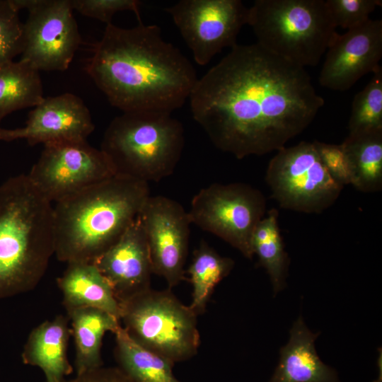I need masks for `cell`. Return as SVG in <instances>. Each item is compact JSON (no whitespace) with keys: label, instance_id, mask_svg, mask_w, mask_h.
Segmentation results:
<instances>
[{"label":"cell","instance_id":"30","mask_svg":"<svg viewBox=\"0 0 382 382\" xmlns=\"http://www.w3.org/2000/svg\"><path fill=\"white\" fill-rule=\"evenodd\" d=\"M320 158L330 175L340 184L351 185L352 175L349 161L342 144L314 141Z\"/></svg>","mask_w":382,"mask_h":382},{"label":"cell","instance_id":"5","mask_svg":"<svg viewBox=\"0 0 382 382\" xmlns=\"http://www.w3.org/2000/svg\"><path fill=\"white\" fill-rule=\"evenodd\" d=\"M184 146L183 126L171 114L134 112L110 122L100 150L115 174L149 183L173 173Z\"/></svg>","mask_w":382,"mask_h":382},{"label":"cell","instance_id":"12","mask_svg":"<svg viewBox=\"0 0 382 382\" xmlns=\"http://www.w3.org/2000/svg\"><path fill=\"white\" fill-rule=\"evenodd\" d=\"M36 188L56 203L115 175L106 155L88 141L44 145L27 174Z\"/></svg>","mask_w":382,"mask_h":382},{"label":"cell","instance_id":"16","mask_svg":"<svg viewBox=\"0 0 382 382\" xmlns=\"http://www.w3.org/2000/svg\"><path fill=\"white\" fill-rule=\"evenodd\" d=\"M93 263L112 285L119 303L151 288L154 273L139 216Z\"/></svg>","mask_w":382,"mask_h":382},{"label":"cell","instance_id":"18","mask_svg":"<svg viewBox=\"0 0 382 382\" xmlns=\"http://www.w3.org/2000/svg\"><path fill=\"white\" fill-rule=\"evenodd\" d=\"M289 335L268 382H340L336 371L324 364L316 352L318 333L311 332L301 316L294 323Z\"/></svg>","mask_w":382,"mask_h":382},{"label":"cell","instance_id":"3","mask_svg":"<svg viewBox=\"0 0 382 382\" xmlns=\"http://www.w3.org/2000/svg\"><path fill=\"white\" fill-rule=\"evenodd\" d=\"M149 196L148 183L115 174L57 202L58 260L94 262L138 217Z\"/></svg>","mask_w":382,"mask_h":382},{"label":"cell","instance_id":"29","mask_svg":"<svg viewBox=\"0 0 382 382\" xmlns=\"http://www.w3.org/2000/svg\"><path fill=\"white\" fill-rule=\"evenodd\" d=\"M73 10L83 16L112 23L113 16L120 11H130L139 18L141 2L138 0H70Z\"/></svg>","mask_w":382,"mask_h":382},{"label":"cell","instance_id":"8","mask_svg":"<svg viewBox=\"0 0 382 382\" xmlns=\"http://www.w3.org/2000/svg\"><path fill=\"white\" fill-rule=\"evenodd\" d=\"M265 181L279 207L320 214L340 197L343 185L328 173L313 142L284 147L270 161Z\"/></svg>","mask_w":382,"mask_h":382},{"label":"cell","instance_id":"23","mask_svg":"<svg viewBox=\"0 0 382 382\" xmlns=\"http://www.w3.org/2000/svg\"><path fill=\"white\" fill-rule=\"evenodd\" d=\"M43 97L39 71L21 60L0 66V128L8 114L35 107Z\"/></svg>","mask_w":382,"mask_h":382},{"label":"cell","instance_id":"31","mask_svg":"<svg viewBox=\"0 0 382 382\" xmlns=\"http://www.w3.org/2000/svg\"><path fill=\"white\" fill-rule=\"evenodd\" d=\"M63 382H133L117 366H103L76 376Z\"/></svg>","mask_w":382,"mask_h":382},{"label":"cell","instance_id":"6","mask_svg":"<svg viewBox=\"0 0 382 382\" xmlns=\"http://www.w3.org/2000/svg\"><path fill=\"white\" fill-rule=\"evenodd\" d=\"M247 25L257 43L300 66H315L336 32L325 0H256Z\"/></svg>","mask_w":382,"mask_h":382},{"label":"cell","instance_id":"22","mask_svg":"<svg viewBox=\"0 0 382 382\" xmlns=\"http://www.w3.org/2000/svg\"><path fill=\"white\" fill-rule=\"evenodd\" d=\"M113 334L117 367L133 382H181L173 374L174 364L133 340L122 325Z\"/></svg>","mask_w":382,"mask_h":382},{"label":"cell","instance_id":"26","mask_svg":"<svg viewBox=\"0 0 382 382\" xmlns=\"http://www.w3.org/2000/svg\"><path fill=\"white\" fill-rule=\"evenodd\" d=\"M349 134L382 130V69L353 99Z\"/></svg>","mask_w":382,"mask_h":382},{"label":"cell","instance_id":"2","mask_svg":"<svg viewBox=\"0 0 382 382\" xmlns=\"http://www.w3.org/2000/svg\"><path fill=\"white\" fill-rule=\"evenodd\" d=\"M86 73L122 112L171 114L189 99L198 79L190 60L166 41L157 25L107 24L93 45Z\"/></svg>","mask_w":382,"mask_h":382},{"label":"cell","instance_id":"28","mask_svg":"<svg viewBox=\"0 0 382 382\" xmlns=\"http://www.w3.org/2000/svg\"><path fill=\"white\" fill-rule=\"evenodd\" d=\"M335 26L350 30L359 27L370 18L379 0H325Z\"/></svg>","mask_w":382,"mask_h":382},{"label":"cell","instance_id":"19","mask_svg":"<svg viewBox=\"0 0 382 382\" xmlns=\"http://www.w3.org/2000/svg\"><path fill=\"white\" fill-rule=\"evenodd\" d=\"M57 279L66 312L81 308L105 311L120 320V306L112 285L93 262L66 263Z\"/></svg>","mask_w":382,"mask_h":382},{"label":"cell","instance_id":"13","mask_svg":"<svg viewBox=\"0 0 382 382\" xmlns=\"http://www.w3.org/2000/svg\"><path fill=\"white\" fill-rule=\"evenodd\" d=\"M139 218L149 246L153 273L165 279L168 289L185 279L191 221L177 201L149 196Z\"/></svg>","mask_w":382,"mask_h":382},{"label":"cell","instance_id":"11","mask_svg":"<svg viewBox=\"0 0 382 382\" xmlns=\"http://www.w3.org/2000/svg\"><path fill=\"white\" fill-rule=\"evenodd\" d=\"M165 10L200 66L236 45L248 22V8L240 0H180Z\"/></svg>","mask_w":382,"mask_h":382},{"label":"cell","instance_id":"17","mask_svg":"<svg viewBox=\"0 0 382 382\" xmlns=\"http://www.w3.org/2000/svg\"><path fill=\"white\" fill-rule=\"evenodd\" d=\"M69 323L68 316L62 314L45 320L32 330L24 345L23 363L38 367L45 382H63L74 371L67 355Z\"/></svg>","mask_w":382,"mask_h":382},{"label":"cell","instance_id":"9","mask_svg":"<svg viewBox=\"0 0 382 382\" xmlns=\"http://www.w3.org/2000/svg\"><path fill=\"white\" fill-rule=\"evenodd\" d=\"M266 206L262 192L250 185L213 183L193 197L187 212L191 224L216 236L252 259V236L265 217Z\"/></svg>","mask_w":382,"mask_h":382},{"label":"cell","instance_id":"20","mask_svg":"<svg viewBox=\"0 0 382 382\" xmlns=\"http://www.w3.org/2000/svg\"><path fill=\"white\" fill-rule=\"evenodd\" d=\"M75 345L74 369L81 374L103 366L102 341L106 332L114 333L121 325L115 316L93 308H76L66 312Z\"/></svg>","mask_w":382,"mask_h":382},{"label":"cell","instance_id":"25","mask_svg":"<svg viewBox=\"0 0 382 382\" xmlns=\"http://www.w3.org/2000/svg\"><path fill=\"white\" fill-rule=\"evenodd\" d=\"M278 216L277 209H270L267 216L257 225L251 240L253 254L257 256L259 265L264 267L269 274L274 294L285 287L289 265V258L280 233Z\"/></svg>","mask_w":382,"mask_h":382},{"label":"cell","instance_id":"14","mask_svg":"<svg viewBox=\"0 0 382 382\" xmlns=\"http://www.w3.org/2000/svg\"><path fill=\"white\" fill-rule=\"evenodd\" d=\"M381 57L382 21L370 18L335 35L326 51L319 83L332 91L348 90L364 75L381 69Z\"/></svg>","mask_w":382,"mask_h":382},{"label":"cell","instance_id":"24","mask_svg":"<svg viewBox=\"0 0 382 382\" xmlns=\"http://www.w3.org/2000/svg\"><path fill=\"white\" fill-rule=\"evenodd\" d=\"M233 266L231 258L220 255L204 240L195 250L187 273L192 286L189 306L197 316L204 313L215 287Z\"/></svg>","mask_w":382,"mask_h":382},{"label":"cell","instance_id":"21","mask_svg":"<svg viewBox=\"0 0 382 382\" xmlns=\"http://www.w3.org/2000/svg\"><path fill=\"white\" fill-rule=\"evenodd\" d=\"M352 175L351 185L362 192L382 190V130L349 134L341 144Z\"/></svg>","mask_w":382,"mask_h":382},{"label":"cell","instance_id":"27","mask_svg":"<svg viewBox=\"0 0 382 382\" xmlns=\"http://www.w3.org/2000/svg\"><path fill=\"white\" fill-rule=\"evenodd\" d=\"M12 0H0V66L13 62L23 49V23Z\"/></svg>","mask_w":382,"mask_h":382},{"label":"cell","instance_id":"4","mask_svg":"<svg viewBox=\"0 0 382 382\" xmlns=\"http://www.w3.org/2000/svg\"><path fill=\"white\" fill-rule=\"evenodd\" d=\"M54 255L53 206L28 175L0 185V299L33 290Z\"/></svg>","mask_w":382,"mask_h":382},{"label":"cell","instance_id":"10","mask_svg":"<svg viewBox=\"0 0 382 382\" xmlns=\"http://www.w3.org/2000/svg\"><path fill=\"white\" fill-rule=\"evenodd\" d=\"M28 11L21 60L40 71L66 70L81 43L70 0H12Z\"/></svg>","mask_w":382,"mask_h":382},{"label":"cell","instance_id":"15","mask_svg":"<svg viewBox=\"0 0 382 382\" xmlns=\"http://www.w3.org/2000/svg\"><path fill=\"white\" fill-rule=\"evenodd\" d=\"M95 129L90 111L77 96L65 93L44 98L29 112L24 127L0 128V141L25 139L30 146L87 141Z\"/></svg>","mask_w":382,"mask_h":382},{"label":"cell","instance_id":"7","mask_svg":"<svg viewBox=\"0 0 382 382\" xmlns=\"http://www.w3.org/2000/svg\"><path fill=\"white\" fill-rule=\"evenodd\" d=\"M120 306L122 327L140 345L174 365L197 354L200 344L197 316L170 289L149 288Z\"/></svg>","mask_w":382,"mask_h":382},{"label":"cell","instance_id":"1","mask_svg":"<svg viewBox=\"0 0 382 382\" xmlns=\"http://www.w3.org/2000/svg\"><path fill=\"white\" fill-rule=\"evenodd\" d=\"M188 100L214 146L238 159L285 147L325 103L305 68L257 42L231 48L198 78Z\"/></svg>","mask_w":382,"mask_h":382}]
</instances>
